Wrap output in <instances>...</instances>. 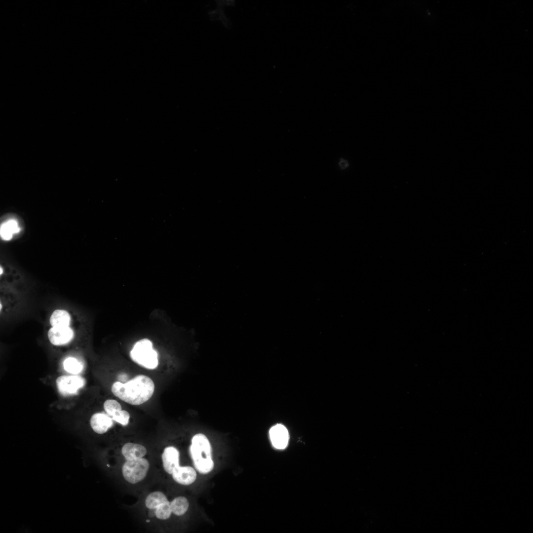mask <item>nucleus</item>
Returning <instances> with one entry per match:
<instances>
[{"label": "nucleus", "instance_id": "7", "mask_svg": "<svg viewBox=\"0 0 533 533\" xmlns=\"http://www.w3.org/2000/svg\"><path fill=\"white\" fill-rule=\"evenodd\" d=\"M269 437L273 446L277 449H283L287 446L289 436L287 428L283 425L277 424L269 430Z\"/></svg>", "mask_w": 533, "mask_h": 533}, {"label": "nucleus", "instance_id": "14", "mask_svg": "<svg viewBox=\"0 0 533 533\" xmlns=\"http://www.w3.org/2000/svg\"><path fill=\"white\" fill-rule=\"evenodd\" d=\"M167 501L168 500L163 493L154 492L148 495L146 499L145 504L148 508L154 509Z\"/></svg>", "mask_w": 533, "mask_h": 533}, {"label": "nucleus", "instance_id": "13", "mask_svg": "<svg viewBox=\"0 0 533 533\" xmlns=\"http://www.w3.org/2000/svg\"><path fill=\"white\" fill-rule=\"evenodd\" d=\"M20 228L18 222L14 219H9L2 223L0 228L1 238L4 240H10L13 235L18 233Z\"/></svg>", "mask_w": 533, "mask_h": 533}, {"label": "nucleus", "instance_id": "19", "mask_svg": "<svg viewBox=\"0 0 533 533\" xmlns=\"http://www.w3.org/2000/svg\"><path fill=\"white\" fill-rule=\"evenodd\" d=\"M130 419L129 413L125 410H121L120 415L114 420L118 422L123 426L128 424Z\"/></svg>", "mask_w": 533, "mask_h": 533}, {"label": "nucleus", "instance_id": "3", "mask_svg": "<svg viewBox=\"0 0 533 533\" xmlns=\"http://www.w3.org/2000/svg\"><path fill=\"white\" fill-rule=\"evenodd\" d=\"M130 355L133 361L147 369H154L158 366L157 353L148 339H142L136 343Z\"/></svg>", "mask_w": 533, "mask_h": 533}, {"label": "nucleus", "instance_id": "5", "mask_svg": "<svg viewBox=\"0 0 533 533\" xmlns=\"http://www.w3.org/2000/svg\"><path fill=\"white\" fill-rule=\"evenodd\" d=\"M59 392L63 396L76 394L85 384V380L79 376L64 375L56 380Z\"/></svg>", "mask_w": 533, "mask_h": 533}, {"label": "nucleus", "instance_id": "2", "mask_svg": "<svg viewBox=\"0 0 533 533\" xmlns=\"http://www.w3.org/2000/svg\"><path fill=\"white\" fill-rule=\"evenodd\" d=\"M190 453L194 466L199 473L207 474L213 469L212 448L205 435L198 433L192 437Z\"/></svg>", "mask_w": 533, "mask_h": 533}, {"label": "nucleus", "instance_id": "10", "mask_svg": "<svg viewBox=\"0 0 533 533\" xmlns=\"http://www.w3.org/2000/svg\"><path fill=\"white\" fill-rule=\"evenodd\" d=\"M173 479L178 483L188 485L196 479L195 470L190 466H180L176 468L172 473Z\"/></svg>", "mask_w": 533, "mask_h": 533}, {"label": "nucleus", "instance_id": "15", "mask_svg": "<svg viewBox=\"0 0 533 533\" xmlns=\"http://www.w3.org/2000/svg\"><path fill=\"white\" fill-rule=\"evenodd\" d=\"M172 512L177 516H181L186 512L189 508V502L184 496L174 498L171 502Z\"/></svg>", "mask_w": 533, "mask_h": 533}, {"label": "nucleus", "instance_id": "1", "mask_svg": "<svg viewBox=\"0 0 533 533\" xmlns=\"http://www.w3.org/2000/svg\"><path fill=\"white\" fill-rule=\"evenodd\" d=\"M111 389L113 393L121 400L133 405H139L152 396L154 384L150 378L140 375L125 383L114 382Z\"/></svg>", "mask_w": 533, "mask_h": 533}, {"label": "nucleus", "instance_id": "12", "mask_svg": "<svg viewBox=\"0 0 533 533\" xmlns=\"http://www.w3.org/2000/svg\"><path fill=\"white\" fill-rule=\"evenodd\" d=\"M121 453L126 460H132L143 457L147 454V450L142 445L127 443L122 447Z\"/></svg>", "mask_w": 533, "mask_h": 533}, {"label": "nucleus", "instance_id": "9", "mask_svg": "<svg viewBox=\"0 0 533 533\" xmlns=\"http://www.w3.org/2000/svg\"><path fill=\"white\" fill-rule=\"evenodd\" d=\"M162 460L165 470L172 474L174 470L179 466V452L174 447H167L162 455Z\"/></svg>", "mask_w": 533, "mask_h": 533}, {"label": "nucleus", "instance_id": "18", "mask_svg": "<svg viewBox=\"0 0 533 533\" xmlns=\"http://www.w3.org/2000/svg\"><path fill=\"white\" fill-rule=\"evenodd\" d=\"M155 509V516L161 520L169 518L172 513L170 502L168 501L162 503Z\"/></svg>", "mask_w": 533, "mask_h": 533}, {"label": "nucleus", "instance_id": "8", "mask_svg": "<svg viewBox=\"0 0 533 533\" xmlns=\"http://www.w3.org/2000/svg\"><path fill=\"white\" fill-rule=\"evenodd\" d=\"M112 418L107 414L97 413L93 414L90 420L92 429L98 434H103L113 425Z\"/></svg>", "mask_w": 533, "mask_h": 533}, {"label": "nucleus", "instance_id": "4", "mask_svg": "<svg viewBox=\"0 0 533 533\" xmlns=\"http://www.w3.org/2000/svg\"><path fill=\"white\" fill-rule=\"evenodd\" d=\"M149 467V462L144 458L127 460L122 466V474L127 481L135 484L145 477Z\"/></svg>", "mask_w": 533, "mask_h": 533}, {"label": "nucleus", "instance_id": "17", "mask_svg": "<svg viewBox=\"0 0 533 533\" xmlns=\"http://www.w3.org/2000/svg\"><path fill=\"white\" fill-rule=\"evenodd\" d=\"M63 367L65 371L73 374H77L83 369L82 364L74 357H68L63 362Z\"/></svg>", "mask_w": 533, "mask_h": 533}, {"label": "nucleus", "instance_id": "21", "mask_svg": "<svg viewBox=\"0 0 533 533\" xmlns=\"http://www.w3.org/2000/svg\"><path fill=\"white\" fill-rule=\"evenodd\" d=\"M154 515H155V511H149V516H150V517H153V516H154Z\"/></svg>", "mask_w": 533, "mask_h": 533}, {"label": "nucleus", "instance_id": "20", "mask_svg": "<svg viewBox=\"0 0 533 533\" xmlns=\"http://www.w3.org/2000/svg\"><path fill=\"white\" fill-rule=\"evenodd\" d=\"M339 164L342 169H345L348 166V162L347 161L343 158L340 159Z\"/></svg>", "mask_w": 533, "mask_h": 533}, {"label": "nucleus", "instance_id": "6", "mask_svg": "<svg viewBox=\"0 0 533 533\" xmlns=\"http://www.w3.org/2000/svg\"><path fill=\"white\" fill-rule=\"evenodd\" d=\"M75 331L70 326L50 327L47 332L48 339L52 344L61 346L69 343L75 337Z\"/></svg>", "mask_w": 533, "mask_h": 533}, {"label": "nucleus", "instance_id": "22", "mask_svg": "<svg viewBox=\"0 0 533 533\" xmlns=\"http://www.w3.org/2000/svg\"><path fill=\"white\" fill-rule=\"evenodd\" d=\"M150 520H146V522H150Z\"/></svg>", "mask_w": 533, "mask_h": 533}, {"label": "nucleus", "instance_id": "11", "mask_svg": "<svg viewBox=\"0 0 533 533\" xmlns=\"http://www.w3.org/2000/svg\"><path fill=\"white\" fill-rule=\"evenodd\" d=\"M72 316L64 309H56L51 314L49 322L51 327H65L71 326Z\"/></svg>", "mask_w": 533, "mask_h": 533}, {"label": "nucleus", "instance_id": "16", "mask_svg": "<svg viewBox=\"0 0 533 533\" xmlns=\"http://www.w3.org/2000/svg\"><path fill=\"white\" fill-rule=\"evenodd\" d=\"M104 408L107 414L114 419L118 417L121 410L119 403L114 399H108L104 403Z\"/></svg>", "mask_w": 533, "mask_h": 533}]
</instances>
